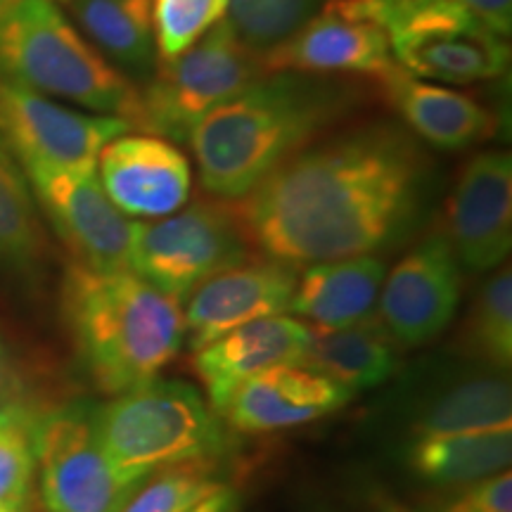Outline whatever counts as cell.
I'll return each mask as SVG.
<instances>
[{"instance_id":"obj_34","label":"cell","mask_w":512,"mask_h":512,"mask_svg":"<svg viewBox=\"0 0 512 512\" xmlns=\"http://www.w3.org/2000/svg\"><path fill=\"white\" fill-rule=\"evenodd\" d=\"M242 510V498L238 491L233 489V486H226L223 484L219 491H214V494L204 498L195 505V508H190L188 512H240Z\"/></svg>"},{"instance_id":"obj_25","label":"cell","mask_w":512,"mask_h":512,"mask_svg":"<svg viewBox=\"0 0 512 512\" xmlns=\"http://www.w3.org/2000/svg\"><path fill=\"white\" fill-rule=\"evenodd\" d=\"M43 256L41 221L27 174L0 138V266L31 273Z\"/></svg>"},{"instance_id":"obj_29","label":"cell","mask_w":512,"mask_h":512,"mask_svg":"<svg viewBox=\"0 0 512 512\" xmlns=\"http://www.w3.org/2000/svg\"><path fill=\"white\" fill-rule=\"evenodd\" d=\"M230 0H152L157 60H174L228 15Z\"/></svg>"},{"instance_id":"obj_9","label":"cell","mask_w":512,"mask_h":512,"mask_svg":"<svg viewBox=\"0 0 512 512\" xmlns=\"http://www.w3.org/2000/svg\"><path fill=\"white\" fill-rule=\"evenodd\" d=\"M36 475L50 512H121L145 482L126 477L102 448L93 413L79 408L38 415Z\"/></svg>"},{"instance_id":"obj_33","label":"cell","mask_w":512,"mask_h":512,"mask_svg":"<svg viewBox=\"0 0 512 512\" xmlns=\"http://www.w3.org/2000/svg\"><path fill=\"white\" fill-rule=\"evenodd\" d=\"M27 403L24 399V380L19 375L17 363L12 361L8 347L0 342V408Z\"/></svg>"},{"instance_id":"obj_12","label":"cell","mask_w":512,"mask_h":512,"mask_svg":"<svg viewBox=\"0 0 512 512\" xmlns=\"http://www.w3.org/2000/svg\"><path fill=\"white\" fill-rule=\"evenodd\" d=\"M460 292L463 268L444 233H432L384 275L375 318L394 344L422 347L451 325Z\"/></svg>"},{"instance_id":"obj_23","label":"cell","mask_w":512,"mask_h":512,"mask_svg":"<svg viewBox=\"0 0 512 512\" xmlns=\"http://www.w3.org/2000/svg\"><path fill=\"white\" fill-rule=\"evenodd\" d=\"M88 41L114 67L145 72L157 60L152 0H64Z\"/></svg>"},{"instance_id":"obj_24","label":"cell","mask_w":512,"mask_h":512,"mask_svg":"<svg viewBox=\"0 0 512 512\" xmlns=\"http://www.w3.org/2000/svg\"><path fill=\"white\" fill-rule=\"evenodd\" d=\"M512 427L510 382L498 375L460 380L425 403L415 418V437L484 432Z\"/></svg>"},{"instance_id":"obj_17","label":"cell","mask_w":512,"mask_h":512,"mask_svg":"<svg viewBox=\"0 0 512 512\" xmlns=\"http://www.w3.org/2000/svg\"><path fill=\"white\" fill-rule=\"evenodd\" d=\"M351 399L354 394L330 377L302 363H283L240 384L221 420L245 434L280 432L337 413Z\"/></svg>"},{"instance_id":"obj_1","label":"cell","mask_w":512,"mask_h":512,"mask_svg":"<svg viewBox=\"0 0 512 512\" xmlns=\"http://www.w3.org/2000/svg\"><path fill=\"white\" fill-rule=\"evenodd\" d=\"M418 140L387 124L358 128L280 164L242 197L249 245L292 268L375 254L411 226L425 190Z\"/></svg>"},{"instance_id":"obj_22","label":"cell","mask_w":512,"mask_h":512,"mask_svg":"<svg viewBox=\"0 0 512 512\" xmlns=\"http://www.w3.org/2000/svg\"><path fill=\"white\" fill-rule=\"evenodd\" d=\"M512 460V427L415 437L408 465L434 486H467L501 475Z\"/></svg>"},{"instance_id":"obj_6","label":"cell","mask_w":512,"mask_h":512,"mask_svg":"<svg viewBox=\"0 0 512 512\" xmlns=\"http://www.w3.org/2000/svg\"><path fill=\"white\" fill-rule=\"evenodd\" d=\"M382 27L396 67L434 83H479L508 69L503 36L458 0H354Z\"/></svg>"},{"instance_id":"obj_20","label":"cell","mask_w":512,"mask_h":512,"mask_svg":"<svg viewBox=\"0 0 512 512\" xmlns=\"http://www.w3.org/2000/svg\"><path fill=\"white\" fill-rule=\"evenodd\" d=\"M384 275L387 268L375 254L306 266L297 275L290 313L323 330L361 323L375 316Z\"/></svg>"},{"instance_id":"obj_13","label":"cell","mask_w":512,"mask_h":512,"mask_svg":"<svg viewBox=\"0 0 512 512\" xmlns=\"http://www.w3.org/2000/svg\"><path fill=\"white\" fill-rule=\"evenodd\" d=\"M266 74H366L394 67L389 38L351 0H328L309 22L261 53Z\"/></svg>"},{"instance_id":"obj_28","label":"cell","mask_w":512,"mask_h":512,"mask_svg":"<svg viewBox=\"0 0 512 512\" xmlns=\"http://www.w3.org/2000/svg\"><path fill=\"white\" fill-rule=\"evenodd\" d=\"M328 0H230L226 22L254 53L285 41Z\"/></svg>"},{"instance_id":"obj_35","label":"cell","mask_w":512,"mask_h":512,"mask_svg":"<svg viewBox=\"0 0 512 512\" xmlns=\"http://www.w3.org/2000/svg\"><path fill=\"white\" fill-rule=\"evenodd\" d=\"M15 5V0H0V22H3V17L8 15V10Z\"/></svg>"},{"instance_id":"obj_3","label":"cell","mask_w":512,"mask_h":512,"mask_svg":"<svg viewBox=\"0 0 512 512\" xmlns=\"http://www.w3.org/2000/svg\"><path fill=\"white\" fill-rule=\"evenodd\" d=\"M62 311L81 361L105 394L155 380L185 342L178 302L133 271L67 268Z\"/></svg>"},{"instance_id":"obj_11","label":"cell","mask_w":512,"mask_h":512,"mask_svg":"<svg viewBox=\"0 0 512 512\" xmlns=\"http://www.w3.org/2000/svg\"><path fill=\"white\" fill-rule=\"evenodd\" d=\"M19 166L74 264L91 271H126L133 221L114 207L95 171Z\"/></svg>"},{"instance_id":"obj_26","label":"cell","mask_w":512,"mask_h":512,"mask_svg":"<svg viewBox=\"0 0 512 512\" xmlns=\"http://www.w3.org/2000/svg\"><path fill=\"white\" fill-rule=\"evenodd\" d=\"M465 349L484 366L508 370L512 363V271L498 266L479 287L465 320Z\"/></svg>"},{"instance_id":"obj_30","label":"cell","mask_w":512,"mask_h":512,"mask_svg":"<svg viewBox=\"0 0 512 512\" xmlns=\"http://www.w3.org/2000/svg\"><path fill=\"white\" fill-rule=\"evenodd\" d=\"M211 475L214 465L166 467L147 477L121 512H188L223 486Z\"/></svg>"},{"instance_id":"obj_8","label":"cell","mask_w":512,"mask_h":512,"mask_svg":"<svg viewBox=\"0 0 512 512\" xmlns=\"http://www.w3.org/2000/svg\"><path fill=\"white\" fill-rule=\"evenodd\" d=\"M249 259V240L238 211L197 200L159 221L136 223L128 245V271L178 304L216 273Z\"/></svg>"},{"instance_id":"obj_4","label":"cell","mask_w":512,"mask_h":512,"mask_svg":"<svg viewBox=\"0 0 512 512\" xmlns=\"http://www.w3.org/2000/svg\"><path fill=\"white\" fill-rule=\"evenodd\" d=\"M0 74L138 128L140 88L81 36L55 0H15L0 22Z\"/></svg>"},{"instance_id":"obj_2","label":"cell","mask_w":512,"mask_h":512,"mask_svg":"<svg viewBox=\"0 0 512 512\" xmlns=\"http://www.w3.org/2000/svg\"><path fill=\"white\" fill-rule=\"evenodd\" d=\"M351 91L306 74H266L209 112L190 147L204 190L242 200L347 112Z\"/></svg>"},{"instance_id":"obj_7","label":"cell","mask_w":512,"mask_h":512,"mask_svg":"<svg viewBox=\"0 0 512 512\" xmlns=\"http://www.w3.org/2000/svg\"><path fill=\"white\" fill-rule=\"evenodd\" d=\"M266 76L261 55L240 41L230 24H216L195 46L174 60H159L140 91L136 131L169 143H190L192 131L216 107Z\"/></svg>"},{"instance_id":"obj_16","label":"cell","mask_w":512,"mask_h":512,"mask_svg":"<svg viewBox=\"0 0 512 512\" xmlns=\"http://www.w3.org/2000/svg\"><path fill=\"white\" fill-rule=\"evenodd\" d=\"M102 188L124 216L164 219L188 202V157L169 140L131 131L102 147L95 164Z\"/></svg>"},{"instance_id":"obj_21","label":"cell","mask_w":512,"mask_h":512,"mask_svg":"<svg viewBox=\"0 0 512 512\" xmlns=\"http://www.w3.org/2000/svg\"><path fill=\"white\" fill-rule=\"evenodd\" d=\"M302 366L330 377L351 394L380 387L399 368L396 344L375 316L347 328H311Z\"/></svg>"},{"instance_id":"obj_27","label":"cell","mask_w":512,"mask_h":512,"mask_svg":"<svg viewBox=\"0 0 512 512\" xmlns=\"http://www.w3.org/2000/svg\"><path fill=\"white\" fill-rule=\"evenodd\" d=\"M38 415L27 403L0 408V512H27L36 477Z\"/></svg>"},{"instance_id":"obj_14","label":"cell","mask_w":512,"mask_h":512,"mask_svg":"<svg viewBox=\"0 0 512 512\" xmlns=\"http://www.w3.org/2000/svg\"><path fill=\"white\" fill-rule=\"evenodd\" d=\"M444 238L460 268L496 271L512 249V155L479 152L460 171L446 204Z\"/></svg>"},{"instance_id":"obj_31","label":"cell","mask_w":512,"mask_h":512,"mask_svg":"<svg viewBox=\"0 0 512 512\" xmlns=\"http://www.w3.org/2000/svg\"><path fill=\"white\" fill-rule=\"evenodd\" d=\"M434 512H512L510 472L505 470L482 482L460 486L458 494L441 503Z\"/></svg>"},{"instance_id":"obj_19","label":"cell","mask_w":512,"mask_h":512,"mask_svg":"<svg viewBox=\"0 0 512 512\" xmlns=\"http://www.w3.org/2000/svg\"><path fill=\"white\" fill-rule=\"evenodd\" d=\"M380 86L413 136L439 150L482 143L496 128L494 114L475 98L444 83L418 79L396 64L380 76Z\"/></svg>"},{"instance_id":"obj_18","label":"cell","mask_w":512,"mask_h":512,"mask_svg":"<svg viewBox=\"0 0 512 512\" xmlns=\"http://www.w3.org/2000/svg\"><path fill=\"white\" fill-rule=\"evenodd\" d=\"M311 325L290 316H271L240 328L195 351L192 366L207 389L209 406L221 415L235 389L254 375L283 363H302Z\"/></svg>"},{"instance_id":"obj_5","label":"cell","mask_w":512,"mask_h":512,"mask_svg":"<svg viewBox=\"0 0 512 512\" xmlns=\"http://www.w3.org/2000/svg\"><path fill=\"white\" fill-rule=\"evenodd\" d=\"M114 465L131 479L166 467L216 465L228 448L226 422L188 382L155 380L117 394L93 413Z\"/></svg>"},{"instance_id":"obj_15","label":"cell","mask_w":512,"mask_h":512,"mask_svg":"<svg viewBox=\"0 0 512 512\" xmlns=\"http://www.w3.org/2000/svg\"><path fill=\"white\" fill-rule=\"evenodd\" d=\"M297 268L273 259L242 261L216 273L185 299V342L195 351L240 328L290 313Z\"/></svg>"},{"instance_id":"obj_10","label":"cell","mask_w":512,"mask_h":512,"mask_svg":"<svg viewBox=\"0 0 512 512\" xmlns=\"http://www.w3.org/2000/svg\"><path fill=\"white\" fill-rule=\"evenodd\" d=\"M128 131L124 119L76 112L0 74V138L19 164L95 171L102 147Z\"/></svg>"},{"instance_id":"obj_32","label":"cell","mask_w":512,"mask_h":512,"mask_svg":"<svg viewBox=\"0 0 512 512\" xmlns=\"http://www.w3.org/2000/svg\"><path fill=\"white\" fill-rule=\"evenodd\" d=\"M458 3L498 36H510L512 0H458Z\"/></svg>"}]
</instances>
